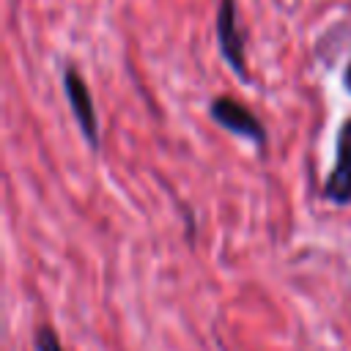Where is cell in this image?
I'll return each mask as SVG.
<instances>
[{"label":"cell","mask_w":351,"mask_h":351,"mask_svg":"<svg viewBox=\"0 0 351 351\" xmlns=\"http://www.w3.org/2000/svg\"><path fill=\"white\" fill-rule=\"evenodd\" d=\"M208 115H211L214 123H219L222 129H228V132L250 140L252 145H258V148L266 145V129H263V123L241 101H236L230 96H217L211 101V107H208Z\"/></svg>","instance_id":"cell-1"},{"label":"cell","mask_w":351,"mask_h":351,"mask_svg":"<svg viewBox=\"0 0 351 351\" xmlns=\"http://www.w3.org/2000/svg\"><path fill=\"white\" fill-rule=\"evenodd\" d=\"M63 90H66L71 115H74L82 137L90 143V148H99V118H96L93 96H90L85 80L80 77V71L74 66H66L63 69Z\"/></svg>","instance_id":"cell-2"},{"label":"cell","mask_w":351,"mask_h":351,"mask_svg":"<svg viewBox=\"0 0 351 351\" xmlns=\"http://www.w3.org/2000/svg\"><path fill=\"white\" fill-rule=\"evenodd\" d=\"M217 41L225 63L247 82L250 69H247V52H244V38L239 33L236 22V0H219L217 5Z\"/></svg>","instance_id":"cell-3"},{"label":"cell","mask_w":351,"mask_h":351,"mask_svg":"<svg viewBox=\"0 0 351 351\" xmlns=\"http://www.w3.org/2000/svg\"><path fill=\"white\" fill-rule=\"evenodd\" d=\"M324 200L332 206L351 203V118L340 126L335 140V165L324 184Z\"/></svg>","instance_id":"cell-4"},{"label":"cell","mask_w":351,"mask_h":351,"mask_svg":"<svg viewBox=\"0 0 351 351\" xmlns=\"http://www.w3.org/2000/svg\"><path fill=\"white\" fill-rule=\"evenodd\" d=\"M36 351H63L58 335L49 326H38V332H36Z\"/></svg>","instance_id":"cell-5"},{"label":"cell","mask_w":351,"mask_h":351,"mask_svg":"<svg viewBox=\"0 0 351 351\" xmlns=\"http://www.w3.org/2000/svg\"><path fill=\"white\" fill-rule=\"evenodd\" d=\"M343 85H346V90L351 93V60H348V66H346V71H343Z\"/></svg>","instance_id":"cell-6"}]
</instances>
